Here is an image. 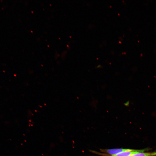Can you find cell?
<instances>
[{
    "mask_svg": "<svg viewBox=\"0 0 156 156\" xmlns=\"http://www.w3.org/2000/svg\"><path fill=\"white\" fill-rule=\"evenodd\" d=\"M144 150V149L135 150L130 149V150L128 151L120 153L117 154L112 155H109V156H129L131 154L136 152L142 151Z\"/></svg>",
    "mask_w": 156,
    "mask_h": 156,
    "instance_id": "3",
    "label": "cell"
},
{
    "mask_svg": "<svg viewBox=\"0 0 156 156\" xmlns=\"http://www.w3.org/2000/svg\"><path fill=\"white\" fill-rule=\"evenodd\" d=\"M145 150L136 152L129 156H156V151L151 152H144Z\"/></svg>",
    "mask_w": 156,
    "mask_h": 156,
    "instance_id": "2",
    "label": "cell"
},
{
    "mask_svg": "<svg viewBox=\"0 0 156 156\" xmlns=\"http://www.w3.org/2000/svg\"><path fill=\"white\" fill-rule=\"evenodd\" d=\"M129 101H127L125 103V105L126 106H127L129 105Z\"/></svg>",
    "mask_w": 156,
    "mask_h": 156,
    "instance_id": "4",
    "label": "cell"
},
{
    "mask_svg": "<svg viewBox=\"0 0 156 156\" xmlns=\"http://www.w3.org/2000/svg\"><path fill=\"white\" fill-rule=\"evenodd\" d=\"M129 150L130 149L120 148L105 149H101V151L102 152L111 155H112L117 154L120 153L127 151Z\"/></svg>",
    "mask_w": 156,
    "mask_h": 156,
    "instance_id": "1",
    "label": "cell"
}]
</instances>
